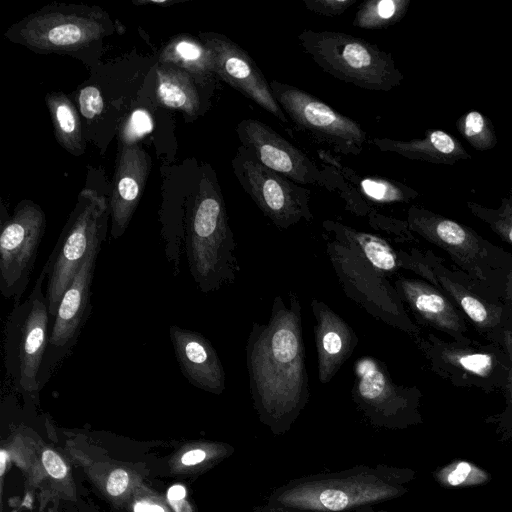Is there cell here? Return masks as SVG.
Instances as JSON below:
<instances>
[{
  "label": "cell",
  "mask_w": 512,
  "mask_h": 512,
  "mask_svg": "<svg viewBox=\"0 0 512 512\" xmlns=\"http://www.w3.org/2000/svg\"><path fill=\"white\" fill-rule=\"evenodd\" d=\"M503 345L505 346L509 357H510V370L506 385L504 387L505 399H506V408L501 414L500 421L511 422L512 423V327L506 329L504 331L503 336Z\"/></svg>",
  "instance_id": "d590c367"
},
{
  "label": "cell",
  "mask_w": 512,
  "mask_h": 512,
  "mask_svg": "<svg viewBox=\"0 0 512 512\" xmlns=\"http://www.w3.org/2000/svg\"><path fill=\"white\" fill-rule=\"evenodd\" d=\"M288 297L289 305L275 296L268 322L252 323L245 347L254 407L273 428L288 427L310 395L301 303L293 291Z\"/></svg>",
  "instance_id": "6da1fadb"
},
{
  "label": "cell",
  "mask_w": 512,
  "mask_h": 512,
  "mask_svg": "<svg viewBox=\"0 0 512 512\" xmlns=\"http://www.w3.org/2000/svg\"><path fill=\"white\" fill-rule=\"evenodd\" d=\"M326 253L344 294L369 315L390 325L412 339L420 327L408 312L388 277L373 268L363 257L327 233Z\"/></svg>",
  "instance_id": "30bf717a"
},
{
  "label": "cell",
  "mask_w": 512,
  "mask_h": 512,
  "mask_svg": "<svg viewBox=\"0 0 512 512\" xmlns=\"http://www.w3.org/2000/svg\"><path fill=\"white\" fill-rule=\"evenodd\" d=\"M410 0H369L361 3L352 25L362 29H385L406 15Z\"/></svg>",
  "instance_id": "f1b7e54d"
},
{
  "label": "cell",
  "mask_w": 512,
  "mask_h": 512,
  "mask_svg": "<svg viewBox=\"0 0 512 512\" xmlns=\"http://www.w3.org/2000/svg\"><path fill=\"white\" fill-rule=\"evenodd\" d=\"M45 227L43 210L29 200L20 202L12 216L1 221L0 292L14 305L21 303L29 284Z\"/></svg>",
  "instance_id": "5bb4252c"
},
{
  "label": "cell",
  "mask_w": 512,
  "mask_h": 512,
  "mask_svg": "<svg viewBox=\"0 0 512 512\" xmlns=\"http://www.w3.org/2000/svg\"><path fill=\"white\" fill-rule=\"evenodd\" d=\"M169 336L175 358L183 376L195 387L221 394L225 389L222 362L211 344L201 333L171 325Z\"/></svg>",
  "instance_id": "7402d4cb"
},
{
  "label": "cell",
  "mask_w": 512,
  "mask_h": 512,
  "mask_svg": "<svg viewBox=\"0 0 512 512\" xmlns=\"http://www.w3.org/2000/svg\"><path fill=\"white\" fill-rule=\"evenodd\" d=\"M322 225L328 235L354 250L385 276L407 270L408 252L394 249L386 239L334 220H325Z\"/></svg>",
  "instance_id": "603a6c76"
},
{
  "label": "cell",
  "mask_w": 512,
  "mask_h": 512,
  "mask_svg": "<svg viewBox=\"0 0 512 512\" xmlns=\"http://www.w3.org/2000/svg\"><path fill=\"white\" fill-rule=\"evenodd\" d=\"M128 485V473L123 469H115L107 479L106 489L111 496H119L127 489Z\"/></svg>",
  "instance_id": "f35d334b"
},
{
  "label": "cell",
  "mask_w": 512,
  "mask_h": 512,
  "mask_svg": "<svg viewBox=\"0 0 512 512\" xmlns=\"http://www.w3.org/2000/svg\"><path fill=\"white\" fill-rule=\"evenodd\" d=\"M475 471L474 467L467 462H459L443 474V478L450 486L464 484Z\"/></svg>",
  "instance_id": "74e56055"
},
{
  "label": "cell",
  "mask_w": 512,
  "mask_h": 512,
  "mask_svg": "<svg viewBox=\"0 0 512 512\" xmlns=\"http://www.w3.org/2000/svg\"><path fill=\"white\" fill-rule=\"evenodd\" d=\"M109 201L91 188H84L65 223L42 271L46 274V299L54 321L60 301L91 249L106 238Z\"/></svg>",
  "instance_id": "ba28073f"
},
{
  "label": "cell",
  "mask_w": 512,
  "mask_h": 512,
  "mask_svg": "<svg viewBox=\"0 0 512 512\" xmlns=\"http://www.w3.org/2000/svg\"><path fill=\"white\" fill-rule=\"evenodd\" d=\"M101 245L97 244L91 249L62 296L42 361L39 375L40 389L48 383L72 352L90 316L92 281Z\"/></svg>",
  "instance_id": "2e32d148"
},
{
  "label": "cell",
  "mask_w": 512,
  "mask_h": 512,
  "mask_svg": "<svg viewBox=\"0 0 512 512\" xmlns=\"http://www.w3.org/2000/svg\"><path fill=\"white\" fill-rule=\"evenodd\" d=\"M113 30L109 14L99 6L51 4L13 24L5 36L37 53H70Z\"/></svg>",
  "instance_id": "8992f818"
},
{
  "label": "cell",
  "mask_w": 512,
  "mask_h": 512,
  "mask_svg": "<svg viewBox=\"0 0 512 512\" xmlns=\"http://www.w3.org/2000/svg\"><path fill=\"white\" fill-rule=\"evenodd\" d=\"M271 91L296 128L320 145L344 155H359L367 133L355 120L334 110L316 96L296 86L269 81Z\"/></svg>",
  "instance_id": "7c38bea8"
},
{
  "label": "cell",
  "mask_w": 512,
  "mask_h": 512,
  "mask_svg": "<svg viewBox=\"0 0 512 512\" xmlns=\"http://www.w3.org/2000/svg\"><path fill=\"white\" fill-rule=\"evenodd\" d=\"M412 340L430 369L452 385L487 393L504 389L511 365L504 345L471 338L444 340L434 333H421Z\"/></svg>",
  "instance_id": "9c48e42d"
},
{
  "label": "cell",
  "mask_w": 512,
  "mask_h": 512,
  "mask_svg": "<svg viewBox=\"0 0 512 512\" xmlns=\"http://www.w3.org/2000/svg\"><path fill=\"white\" fill-rule=\"evenodd\" d=\"M466 206L472 215L512 247V190L501 198L500 204L495 208L472 201L466 202Z\"/></svg>",
  "instance_id": "f546056e"
},
{
  "label": "cell",
  "mask_w": 512,
  "mask_h": 512,
  "mask_svg": "<svg viewBox=\"0 0 512 512\" xmlns=\"http://www.w3.org/2000/svg\"><path fill=\"white\" fill-rule=\"evenodd\" d=\"M456 128L475 150L487 151L497 145L492 122L477 110H470L461 115L456 121Z\"/></svg>",
  "instance_id": "4dcf8cb0"
},
{
  "label": "cell",
  "mask_w": 512,
  "mask_h": 512,
  "mask_svg": "<svg viewBox=\"0 0 512 512\" xmlns=\"http://www.w3.org/2000/svg\"><path fill=\"white\" fill-rule=\"evenodd\" d=\"M353 372L352 398L373 423L395 427L419 420L421 391L395 383L384 362L364 356L355 361Z\"/></svg>",
  "instance_id": "9a60e30c"
},
{
  "label": "cell",
  "mask_w": 512,
  "mask_h": 512,
  "mask_svg": "<svg viewBox=\"0 0 512 512\" xmlns=\"http://www.w3.org/2000/svg\"><path fill=\"white\" fill-rule=\"evenodd\" d=\"M368 221L373 228L388 233L399 242L416 241L406 221L379 215L376 211L368 216Z\"/></svg>",
  "instance_id": "d6a6232c"
},
{
  "label": "cell",
  "mask_w": 512,
  "mask_h": 512,
  "mask_svg": "<svg viewBox=\"0 0 512 512\" xmlns=\"http://www.w3.org/2000/svg\"><path fill=\"white\" fill-rule=\"evenodd\" d=\"M393 285L419 323L455 341L470 339L469 320L438 288L423 279L403 275H398Z\"/></svg>",
  "instance_id": "d6986e66"
},
{
  "label": "cell",
  "mask_w": 512,
  "mask_h": 512,
  "mask_svg": "<svg viewBox=\"0 0 512 512\" xmlns=\"http://www.w3.org/2000/svg\"><path fill=\"white\" fill-rule=\"evenodd\" d=\"M232 166L241 187L277 228L285 230L313 219L311 191L267 168L242 145Z\"/></svg>",
  "instance_id": "4fadbf2b"
},
{
  "label": "cell",
  "mask_w": 512,
  "mask_h": 512,
  "mask_svg": "<svg viewBox=\"0 0 512 512\" xmlns=\"http://www.w3.org/2000/svg\"><path fill=\"white\" fill-rule=\"evenodd\" d=\"M408 252L409 271L444 293L484 340L503 345L504 331L512 327V317L503 302L495 300L459 269L448 268L432 251L412 248Z\"/></svg>",
  "instance_id": "8fae6325"
},
{
  "label": "cell",
  "mask_w": 512,
  "mask_h": 512,
  "mask_svg": "<svg viewBox=\"0 0 512 512\" xmlns=\"http://www.w3.org/2000/svg\"><path fill=\"white\" fill-rule=\"evenodd\" d=\"M159 61L161 64L181 68L201 78L215 74L211 51L201 40L189 35L172 38L162 49Z\"/></svg>",
  "instance_id": "484cf974"
},
{
  "label": "cell",
  "mask_w": 512,
  "mask_h": 512,
  "mask_svg": "<svg viewBox=\"0 0 512 512\" xmlns=\"http://www.w3.org/2000/svg\"><path fill=\"white\" fill-rule=\"evenodd\" d=\"M327 164L335 166L349 183H355L356 191L365 198L379 204L407 203L419 194L406 184L380 176H359L354 170L342 166L320 151Z\"/></svg>",
  "instance_id": "4316f807"
},
{
  "label": "cell",
  "mask_w": 512,
  "mask_h": 512,
  "mask_svg": "<svg viewBox=\"0 0 512 512\" xmlns=\"http://www.w3.org/2000/svg\"><path fill=\"white\" fill-rule=\"evenodd\" d=\"M156 99L159 105L195 116L200 108V96L194 79L187 71L159 65L156 69Z\"/></svg>",
  "instance_id": "d4e9b609"
},
{
  "label": "cell",
  "mask_w": 512,
  "mask_h": 512,
  "mask_svg": "<svg viewBox=\"0 0 512 512\" xmlns=\"http://www.w3.org/2000/svg\"><path fill=\"white\" fill-rule=\"evenodd\" d=\"M80 113L86 119H93L100 115L104 109V101L99 89L89 85L82 88L78 94Z\"/></svg>",
  "instance_id": "836d02e7"
},
{
  "label": "cell",
  "mask_w": 512,
  "mask_h": 512,
  "mask_svg": "<svg viewBox=\"0 0 512 512\" xmlns=\"http://www.w3.org/2000/svg\"><path fill=\"white\" fill-rule=\"evenodd\" d=\"M6 457H7L6 452L4 450H1V452H0V474H1V476L4 474V471H5Z\"/></svg>",
  "instance_id": "ee69618b"
},
{
  "label": "cell",
  "mask_w": 512,
  "mask_h": 512,
  "mask_svg": "<svg viewBox=\"0 0 512 512\" xmlns=\"http://www.w3.org/2000/svg\"><path fill=\"white\" fill-rule=\"evenodd\" d=\"M406 222L415 233L443 250L470 280L503 302L512 254L484 239L475 230L426 208L412 205Z\"/></svg>",
  "instance_id": "3957f363"
},
{
  "label": "cell",
  "mask_w": 512,
  "mask_h": 512,
  "mask_svg": "<svg viewBox=\"0 0 512 512\" xmlns=\"http://www.w3.org/2000/svg\"><path fill=\"white\" fill-rule=\"evenodd\" d=\"M135 512H164V510L155 504L138 503L135 506Z\"/></svg>",
  "instance_id": "7bdbcfd3"
},
{
  "label": "cell",
  "mask_w": 512,
  "mask_h": 512,
  "mask_svg": "<svg viewBox=\"0 0 512 512\" xmlns=\"http://www.w3.org/2000/svg\"><path fill=\"white\" fill-rule=\"evenodd\" d=\"M502 301L512 317V271L506 277Z\"/></svg>",
  "instance_id": "60d3db41"
},
{
  "label": "cell",
  "mask_w": 512,
  "mask_h": 512,
  "mask_svg": "<svg viewBox=\"0 0 512 512\" xmlns=\"http://www.w3.org/2000/svg\"><path fill=\"white\" fill-rule=\"evenodd\" d=\"M357 0H304L303 4L312 13L336 17L342 15Z\"/></svg>",
  "instance_id": "e575fe53"
},
{
  "label": "cell",
  "mask_w": 512,
  "mask_h": 512,
  "mask_svg": "<svg viewBox=\"0 0 512 512\" xmlns=\"http://www.w3.org/2000/svg\"><path fill=\"white\" fill-rule=\"evenodd\" d=\"M46 274L41 271L28 297L13 305L4 327V366L8 384L36 398L39 375L48 345L53 319L43 291Z\"/></svg>",
  "instance_id": "52a82bcc"
},
{
  "label": "cell",
  "mask_w": 512,
  "mask_h": 512,
  "mask_svg": "<svg viewBox=\"0 0 512 512\" xmlns=\"http://www.w3.org/2000/svg\"><path fill=\"white\" fill-rule=\"evenodd\" d=\"M150 166V157L137 143L122 145L109 201L114 239L121 237L128 228L145 188Z\"/></svg>",
  "instance_id": "ffe728a7"
},
{
  "label": "cell",
  "mask_w": 512,
  "mask_h": 512,
  "mask_svg": "<svg viewBox=\"0 0 512 512\" xmlns=\"http://www.w3.org/2000/svg\"><path fill=\"white\" fill-rule=\"evenodd\" d=\"M206 457L207 453L203 449H193L181 457V462L186 466H192L203 462Z\"/></svg>",
  "instance_id": "ab89813d"
},
{
  "label": "cell",
  "mask_w": 512,
  "mask_h": 512,
  "mask_svg": "<svg viewBox=\"0 0 512 512\" xmlns=\"http://www.w3.org/2000/svg\"><path fill=\"white\" fill-rule=\"evenodd\" d=\"M183 235L189 271L201 292H215L236 281L240 272L237 243L211 169L203 172L188 204Z\"/></svg>",
  "instance_id": "7a4b0ae2"
},
{
  "label": "cell",
  "mask_w": 512,
  "mask_h": 512,
  "mask_svg": "<svg viewBox=\"0 0 512 512\" xmlns=\"http://www.w3.org/2000/svg\"><path fill=\"white\" fill-rule=\"evenodd\" d=\"M298 41L321 69L359 88L388 92L404 79L393 56L365 39L339 31L304 29Z\"/></svg>",
  "instance_id": "277c9868"
},
{
  "label": "cell",
  "mask_w": 512,
  "mask_h": 512,
  "mask_svg": "<svg viewBox=\"0 0 512 512\" xmlns=\"http://www.w3.org/2000/svg\"><path fill=\"white\" fill-rule=\"evenodd\" d=\"M45 101L52 119L54 134L59 144L69 153L79 156L84 152L81 122L71 100L61 92H51Z\"/></svg>",
  "instance_id": "83f0119b"
},
{
  "label": "cell",
  "mask_w": 512,
  "mask_h": 512,
  "mask_svg": "<svg viewBox=\"0 0 512 512\" xmlns=\"http://www.w3.org/2000/svg\"><path fill=\"white\" fill-rule=\"evenodd\" d=\"M199 36L212 53L216 75L278 121L289 122L276 101L269 82L242 47L223 34L201 32Z\"/></svg>",
  "instance_id": "ac0fdd59"
},
{
  "label": "cell",
  "mask_w": 512,
  "mask_h": 512,
  "mask_svg": "<svg viewBox=\"0 0 512 512\" xmlns=\"http://www.w3.org/2000/svg\"><path fill=\"white\" fill-rule=\"evenodd\" d=\"M236 133L241 145L267 168L299 185L326 188L323 167L264 122L243 119L238 123Z\"/></svg>",
  "instance_id": "e0dca14e"
},
{
  "label": "cell",
  "mask_w": 512,
  "mask_h": 512,
  "mask_svg": "<svg viewBox=\"0 0 512 512\" xmlns=\"http://www.w3.org/2000/svg\"><path fill=\"white\" fill-rule=\"evenodd\" d=\"M371 142L382 152L395 153L410 160L453 165L471 159L457 138L439 129H429L422 138L408 141L374 137Z\"/></svg>",
  "instance_id": "cb8c5ba5"
},
{
  "label": "cell",
  "mask_w": 512,
  "mask_h": 512,
  "mask_svg": "<svg viewBox=\"0 0 512 512\" xmlns=\"http://www.w3.org/2000/svg\"><path fill=\"white\" fill-rule=\"evenodd\" d=\"M388 472L367 468L294 480L272 496V504L292 512H344L400 493Z\"/></svg>",
  "instance_id": "5b68a950"
},
{
  "label": "cell",
  "mask_w": 512,
  "mask_h": 512,
  "mask_svg": "<svg viewBox=\"0 0 512 512\" xmlns=\"http://www.w3.org/2000/svg\"><path fill=\"white\" fill-rule=\"evenodd\" d=\"M310 306L315 319L318 379L327 384L352 356L359 340L354 329L325 302L313 298Z\"/></svg>",
  "instance_id": "44dd1931"
},
{
  "label": "cell",
  "mask_w": 512,
  "mask_h": 512,
  "mask_svg": "<svg viewBox=\"0 0 512 512\" xmlns=\"http://www.w3.org/2000/svg\"><path fill=\"white\" fill-rule=\"evenodd\" d=\"M185 495H186V490L181 485L172 486L167 493L168 499L171 501L182 500L185 497Z\"/></svg>",
  "instance_id": "b9f144b4"
},
{
  "label": "cell",
  "mask_w": 512,
  "mask_h": 512,
  "mask_svg": "<svg viewBox=\"0 0 512 512\" xmlns=\"http://www.w3.org/2000/svg\"><path fill=\"white\" fill-rule=\"evenodd\" d=\"M42 464L47 473L55 479H63L67 475V467L61 457L52 450L42 453Z\"/></svg>",
  "instance_id": "8d00e7d4"
},
{
  "label": "cell",
  "mask_w": 512,
  "mask_h": 512,
  "mask_svg": "<svg viewBox=\"0 0 512 512\" xmlns=\"http://www.w3.org/2000/svg\"><path fill=\"white\" fill-rule=\"evenodd\" d=\"M152 128L153 121L146 110L133 111L122 127L120 133L122 144H135L144 135L150 133Z\"/></svg>",
  "instance_id": "1f68e13d"
}]
</instances>
